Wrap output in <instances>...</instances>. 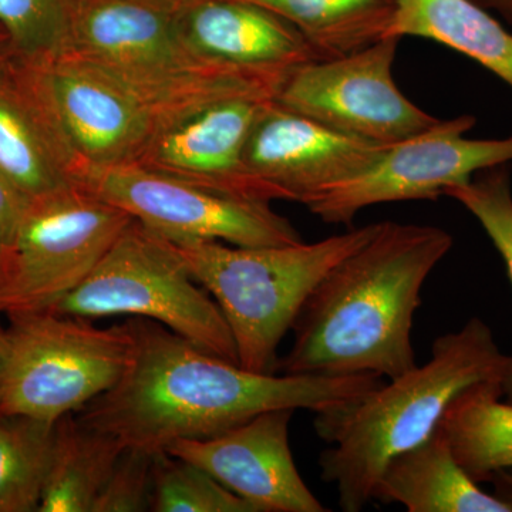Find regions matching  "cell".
Wrapping results in <instances>:
<instances>
[{"mask_svg":"<svg viewBox=\"0 0 512 512\" xmlns=\"http://www.w3.org/2000/svg\"><path fill=\"white\" fill-rule=\"evenodd\" d=\"M0 413L59 421L116 386L130 365V320L97 328L53 311L10 316Z\"/></svg>","mask_w":512,"mask_h":512,"instance_id":"cell-7","label":"cell"},{"mask_svg":"<svg viewBox=\"0 0 512 512\" xmlns=\"http://www.w3.org/2000/svg\"><path fill=\"white\" fill-rule=\"evenodd\" d=\"M9 53H12V47L9 45L8 37H6L5 33H3V30L0 29V59L8 56Z\"/></svg>","mask_w":512,"mask_h":512,"instance_id":"cell-32","label":"cell"},{"mask_svg":"<svg viewBox=\"0 0 512 512\" xmlns=\"http://www.w3.org/2000/svg\"><path fill=\"white\" fill-rule=\"evenodd\" d=\"M52 311L90 320H153L198 348L238 363L234 338L217 302L192 278L173 242L136 220L83 284Z\"/></svg>","mask_w":512,"mask_h":512,"instance_id":"cell-6","label":"cell"},{"mask_svg":"<svg viewBox=\"0 0 512 512\" xmlns=\"http://www.w3.org/2000/svg\"><path fill=\"white\" fill-rule=\"evenodd\" d=\"M28 202L0 173V252L8 247Z\"/></svg>","mask_w":512,"mask_h":512,"instance_id":"cell-28","label":"cell"},{"mask_svg":"<svg viewBox=\"0 0 512 512\" xmlns=\"http://www.w3.org/2000/svg\"><path fill=\"white\" fill-rule=\"evenodd\" d=\"M488 12L497 13L512 29V0H473Z\"/></svg>","mask_w":512,"mask_h":512,"instance_id":"cell-30","label":"cell"},{"mask_svg":"<svg viewBox=\"0 0 512 512\" xmlns=\"http://www.w3.org/2000/svg\"><path fill=\"white\" fill-rule=\"evenodd\" d=\"M154 456L138 448H124L101 488L93 512L150 511Z\"/></svg>","mask_w":512,"mask_h":512,"instance_id":"cell-27","label":"cell"},{"mask_svg":"<svg viewBox=\"0 0 512 512\" xmlns=\"http://www.w3.org/2000/svg\"><path fill=\"white\" fill-rule=\"evenodd\" d=\"M501 383H480L451 402L439 427L458 463L476 483L512 468V403Z\"/></svg>","mask_w":512,"mask_h":512,"instance_id":"cell-20","label":"cell"},{"mask_svg":"<svg viewBox=\"0 0 512 512\" xmlns=\"http://www.w3.org/2000/svg\"><path fill=\"white\" fill-rule=\"evenodd\" d=\"M451 248L444 229L380 222L375 237L330 269L306 299L276 372L393 379L414 369L421 289Z\"/></svg>","mask_w":512,"mask_h":512,"instance_id":"cell-2","label":"cell"},{"mask_svg":"<svg viewBox=\"0 0 512 512\" xmlns=\"http://www.w3.org/2000/svg\"><path fill=\"white\" fill-rule=\"evenodd\" d=\"M42 64L64 131L83 167L136 164L158 128L140 97L73 53Z\"/></svg>","mask_w":512,"mask_h":512,"instance_id":"cell-15","label":"cell"},{"mask_svg":"<svg viewBox=\"0 0 512 512\" xmlns=\"http://www.w3.org/2000/svg\"><path fill=\"white\" fill-rule=\"evenodd\" d=\"M133 218L82 185L30 200L0 252V315L52 311Z\"/></svg>","mask_w":512,"mask_h":512,"instance_id":"cell-8","label":"cell"},{"mask_svg":"<svg viewBox=\"0 0 512 512\" xmlns=\"http://www.w3.org/2000/svg\"><path fill=\"white\" fill-rule=\"evenodd\" d=\"M56 439L57 421L0 413V512L39 511Z\"/></svg>","mask_w":512,"mask_h":512,"instance_id":"cell-23","label":"cell"},{"mask_svg":"<svg viewBox=\"0 0 512 512\" xmlns=\"http://www.w3.org/2000/svg\"><path fill=\"white\" fill-rule=\"evenodd\" d=\"M293 413L268 410L218 436L174 441L165 451L207 471L256 512L329 511L309 490L293 460Z\"/></svg>","mask_w":512,"mask_h":512,"instance_id":"cell-13","label":"cell"},{"mask_svg":"<svg viewBox=\"0 0 512 512\" xmlns=\"http://www.w3.org/2000/svg\"><path fill=\"white\" fill-rule=\"evenodd\" d=\"M399 42L386 37L350 55L301 64L286 76L275 101L340 133L384 146L423 133L440 119L394 83Z\"/></svg>","mask_w":512,"mask_h":512,"instance_id":"cell-11","label":"cell"},{"mask_svg":"<svg viewBox=\"0 0 512 512\" xmlns=\"http://www.w3.org/2000/svg\"><path fill=\"white\" fill-rule=\"evenodd\" d=\"M123 451L116 437L84 426L73 414L62 417L39 512H93Z\"/></svg>","mask_w":512,"mask_h":512,"instance_id":"cell-21","label":"cell"},{"mask_svg":"<svg viewBox=\"0 0 512 512\" xmlns=\"http://www.w3.org/2000/svg\"><path fill=\"white\" fill-rule=\"evenodd\" d=\"M490 483L494 484V495H497L500 500H503L512 508V468L497 471L491 477Z\"/></svg>","mask_w":512,"mask_h":512,"instance_id":"cell-29","label":"cell"},{"mask_svg":"<svg viewBox=\"0 0 512 512\" xmlns=\"http://www.w3.org/2000/svg\"><path fill=\"white\" fill-rule=\"evenodd\" d=\"M150 511L256 512L207 471L167 451L154 456Z\"/></svg>","mask_w":512,"mask_h":512,"instance_id":"cell-25","label":"cell"},{"mask_svg":"<svg viewBox=\"0 0 512 512\" xmlns=\"http://www.w3.org/2000/svg\"><path fill=\"white\" fill-rule=\"evenodd\" d=\"M288 20L319 60L336 59L386 39L397 0H248Z\"/></svg>","mask_w":512,"mask_h":512,"instance_id":"cell-22","label":"cell"},{"mask_svg":"<svg viewBox=\"0 0 512 512\" xmlns=\"http://www.w3.org/2000/svg\"><path fill=\"white\" fill-rule=\"evenodd\" d=\"M511 369L512 356L501 352L490 326L471 318L434 340L423 366L315 413L313 427L328 444L318 460L320 478L335 485L340 510H365L390 460L429 439L464 390L480 383L504 386Z\"/></svg>","mask_w":512,"mask_h":512,"instance_id":"cell-3","label":"cell"},{"mask_svg":"<svg viewBox=\"0 0 512 512\" xmlns=\"http://www.w3.org/2000/svg\"><path fill=\"white\" fill-rule=\"evenodd\" d=\"M407 36L456 50L512 89V30L473 0H397L387 37Z\"/></svg>","mask_w":512,"mask_h":512,"instance_id":"cell-19","label":"cell"},{"mask_svg":"<svg viewBox=\"0 0 512 512\" xmlns=\"http://www.w3.org/2000/svg\"><path fill=\"white\" fill-rule=\"evenodd\" d=\"M268 101L229 99L192 111L158 128L133 165L241 200L284 201L245 161L252 128Z\"/></svg>","mask_w":512,"mask_h":512,"instance_id":"cell-12","label":"cell"},{"mask_svg":"<svg viewBox=\"0 0 512 512\" xmlns=\"http://www.w3.org/2000/svg\"><path fill=\"white\" fill-rule=\"evenodd\" d=\"M384 148L271 100L252 128L245 161L249 171L275 188L284 201L305 204L318 192L365 170Z\"/></svg>","mask_w":512,"mask_h":512,"instance_id":"cell-16","label":"cell"},{"mask_svg":"<svg viewBox=\"0 0 512 512\" xmlns=\"http://www.w3.org/2000/svg\"><path fill=\"white\" fill-rule=\"evenodd\" d=\"M130 325L134 350L126 372L76 413L124 448L163 453L174 441L218 436L268 410L326 412L383 383L377 375L251 372L153 320L134 318Z\"/></svg>","mask_w":512,"mask_h":512,"instance_id":"cell-1","label":"cell"},{"mask_svg":"<svg viewBox=\"0 0 512 512\" xmlns=\"http://www.w3.org/2000/svg\"><path fill=\"white\" fill-rule=\"evenodd\" d=\"M79 0H0V29L15 55L47 63L70 45Z\"/></svg>","mask_w":512,"mask_h":512,"instance_id":"cell-24","label":"cell"},{"mask_svg":"<svg viewBox=\"0 0 512 512\" xmlns=\"http://www.w3.org/2000/svg\"><path fill=\"white\" fill-rule=\"evenodd\" d=\"M8 330L0 325V392H2L3 377H5L6 363H8Z\"/></svg>","mask_w":512,"mask_h":512,"instance_id":"cell-31","label":"cell"},{"mask_svg":"<svg viewBox=\"0 0 512 512\" xmlns=\"http://www.w3.org/2000/svg\"><path fill=\"white\" fill-rule=\"evenodd\" d=\"M470 114L440 120L429 130L386 146L365 170L305 202L326 224H352L357 214L384 202L437 200L487 168L512 163V137L474 140Z\"/></svg>","mask_w":512,"mask_h":512,"instance_id":"cell-10","label":"cell"},{"mask_svg":"<svg viewBox=\"0 0 512 512\" xmlns=\"http://www.w3.org/2000/svg\"><path fill=\"white\" fill-rule=\"evenodd\" d=\"M177 29L185 45L210 62L289 72L319 60L288 20L248 0H181Z\"/></svg>","mask_w":512,"mask_h":512,"instance_id":"cell-17","label":"cell"},{"mask_svg":"<svg viewBox=\"0 0 512 512\" xmlns=\"http://www.w3.org/2000/svg\"><path fill=\"white\" fill-rule=\"evenodd\" d=\"M76 184L174 244L220 241L259 248L302 242L269 202L229 197L138 165L83 167Z\"/></svg>","mask_w":512,"mask_h":512,"instance_id":"cell-9","label":"cell"},{"mask_svg":"<svg viewBox=\"0 0 512 512\" xmlns=\"http://www.w3.org/2000/svg\"><path fill=\"white\" fill-rule=\"evenodd\" d=\"M476 217L491 239L512 285V188L510 164L487 168L467 184L444 191ZM504 396L512 403V369L504 383Z\"/></svg>","mask_w":512,"mask_h":512,"instance_id":"cell-26","label":"cell"},{"mask_svg":"<svg viewBox=\"0 0 512 512\" xmlns=\"http://www.w3.org/2000/svg\"><path fill=\"white\" fill-rule=\"evenodd\" d=\"M180 2L79 0L66 52L126 84L158 128L217 101L275 100L291 70L245 69L195 55L178 33Z\"/></svg>","mask_w":512,"mask_h":512,"instance_id":"cell-4","label":"cell"},{"mask_svg":"<svg viewBox=\"0 0 512 512\" xmlns=\"http://www.w3.org/2000/svg\"><path fill=\"white\" fill-rule=\"evenodd\" d=\"M380 222L313 244L229 247L220 241L173 244L192 278L227 320L239 366L278 373L282 339L330 269L375 237Z\"/></svg>","mask_w":512,"mask_h":512,"instance_id":"cell-5","label":"cell"},{"mask_svg":"<svg viewBox=\"0 0 512 512\" xmlns=\"http://www.w3.org/2000/svg\"><path fill=\"white\" fill-rule=\"evenodd\" d=\"M82 167L43 64L0 59V173L30 201L77 185Z\"/></svg>","mask_w":512,"mask_h":512,"instance_id":"cell-14","label":"cell"},{"mask_svg":"<svg viewBox=\"0 0 512 512\" xmlns=\"http://www.w3.org/2000/svg\"><path fill=\"white\" fill-rule=\"evenodd\" d=\"M376 500L403 505L409 512H512L468 476L439 426L429 439L384 467L373 494Z\"/></svg>","mask_w":512,"mask_h":512,"instance_id":"cell-18","label":"cell"}]
</instances>
